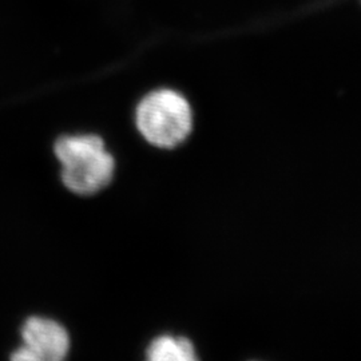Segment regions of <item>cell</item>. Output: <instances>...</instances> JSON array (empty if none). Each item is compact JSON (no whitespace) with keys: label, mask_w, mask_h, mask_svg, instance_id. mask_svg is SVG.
<instances>
[{"label":"cell","mask_w":361,"mask_h":361,"mask_svg":"<svg viewBox=\"0 0 361 361\" xmlns=\"http://www.w3.org/2000/svg\"><path fill=\"white\" fill-rule=\"evenodd\" d=\"M62 165V180L73 193L90 195L113 180L116 162L98 135H65L54 146Z\"/></svg>","instance_id":"obj_1"},{"label":"cell","mask_w":361,"mask_h":361,"mask_svg":"<svg viewBox=\"0 0 361 361\" xmlns=\"http://www.w3.org/2000/svg\"><path fill=\"white\" fill-rule=\"evenodd\" d=\"M192 109L180 92L161 89L147 94L137 109V126L147 142L174 147L192 131Z\"/></svg>","instance_id":"obj_2"},{"label":"cell","mask_w":361,"mask_h":361,"mask_svg":"<svg viewBox=\"0 0 361 361\" xmlns=\"http://www.w3.org/2000/svg\"><path fill=\"white\" fill-rule=\"evenodd\" d=\"M20 335L23 347L34 361H61L68 353V334L61 324L51 319L28 317L20 329Z\"/></svg>","instance_id":"obj_3"},{"label":"cell","mask_w":361,"mask_h":361,"mask_svg":"<svg viewBox=\"0 0 361 361\" xmlns=\"http://www.w3.org/2000/svg\"><path fill=\"white\" fill-rule=\"evenodd\" d=\"M152 361H193L195 360L192 343L183 337L162 336L152 343L147 352Z\"/></svg>","instance_id":"obj_4"}]
</instances>
